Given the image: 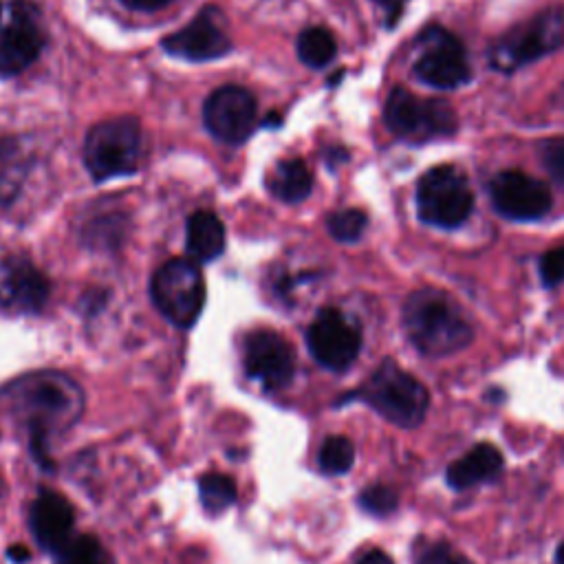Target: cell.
Segmentation results:
<instances>
[{"label": "cell", "instance_id": "ac0fdd59", "mask_svg": "<svg viewBox=\"0 0 564 564\" xmlns=\"http://www.w3.org/2000/svg\"><path fill=\"white\" fill-rule=\"evenodd\" d=\"M503 454L492 443H479L463 459L454 461L448 468V485L454 490H470L474 485L494 481L503 472Z\"/></svg>", "mask_w": 564, "mask_h": 564}, {"label": "cell", "instance_id": "4fadbf2b", "mask_svg": "<svg viewBox=\"0 0 564 564\" xmlns=\"http://www.w3.org/2000/svg\"><path fill=\"white\" fill-rule=\"evenodd\" d=\"M256 97L243 86H223L203 106V119L210 133L225 144H241L256 128Z\"/></svg>", "mask_w": 564, "mask_h": 564}, {"label": "cell", "instance_id": "5b68a950", "mask_svg": "<svg viewBox=\"0 0 564 564\" xmlns=\"http://www.w3.org/2000/svg\"><path fill=\"white\" fill-rule=\"evenodd\" d=\"M150 296L161 316L179 329H190L199 320L205 302V280L192 258H172L157 269L150 282Z\"/></svg>", "mask_w": 564, "mask_h": 564}, {"label": "cell", "instance_id": "4dcf8cb0", "mask_svg": "<svg viewBox=\"0 0 564 564\" xmlns=\"http://www.w3.org/2000/svg\"><path fill=\"white\" fill-rule=\"evenodd\" d=\"M357 564H395V562L390 560V556H386L384 551L373 549V551L364 553V556H362L360 560H357Z\"/></svg>", "mask_w": 564, "mask_h": 564}, {"label": "cell", "instance_id": "9c48e42d", "mask_svg": "<svg viewBox=\"0 0 564 564\" xmlns=\"http://www.w3.org/2000/svg\"><path fill=\"white\" fill-rule=\"evenodd\" d=\"M384 119L390 133L410 141H428L435 137H448L457 130V113L443 100H419L410 91L397 89L390 91Z\"/></svg>", "mask_w": 564, "mask_h": 564}, {"label": "cell", "instance_id": "4316f807", "mask_svg": "<svg viewBox=\"0 0 564 564\" xmlns=\"http://www.w3.org/2000/svg\"><path fill=\"white\" fill-rule=\"evenodd\" d=\"M542 285L553 289L564 282V245L553 247L540 258Z\"/></svg>", "mask_w": 564, "mask_h": 564}, {"label": "cell", "instance_id": "8fae6325", "mask_svg": "<svg viewBox=\"0 0 564 564\" xmlns=\"http://www.w3.org/2000/svg\"><path fill=\"white\" fill-rule=\"evenodd\" d=\"M307 346L320 366L342 373L360 355L362 333L342 311L322 309L307 331Z\"/></svg>", "mask_w": 564, "mask_h": 564}, {"label": "cell", "instance_id": "52a82bcc", "mask_svg": "<svg viewBox=\"0 0 564 564\" xmlns=\"http://www.w3.org/2000/svg\"><path fill=\"white\" fill-rule=\"evenodd\" d=\"M45 29L38 7L29 0L0 3V75H16L38 60Z\"/></svg>", "mask_w": 564, "mask_h": 564}, {"label": "cell", "instance_id": "83f0119b", "mask_svg": "<svg viewBox=\"0 0 564 564\" xmlns=\"http://www.w3.org/2000/svg\"><path fill=\"white\" fill-rule=\"evenodd\" d=\"M540 159L549 175L564 183V139H551L547 144H542Z\"/></svg>", "mask_w": 564, "mask_h": 564}, {"label": "cell", "instance_id": "ffe728a7", "mask_svg": "<svg viewBox=\"0 0 564 564\" xmlns=\"http://www.w3.org/2000/svg\"><path fill=\"white\" fill-rule=\"evenodd\" d=\"M313 188V175L302 159H285L269 177V190L285 203L305 201Z\"/></svg>", "mask_w": 564, "mask_h": 564}, {"label": "cell", "instance_id": "836d02e7", "mask_svg": "<svg viewBox=\"0 0 564 564\" xmlns=\"http://www.w3.org/2000/svg\"><path fill=\"white\" fill-rule=\"evenodd\" d=\"M556 564H564V542L558 547L556 551Z\"/></svg>", "mask_w": 564, "mask_h": 564}, {"label": "cell", "instance_id": "7a4b0ae2", "mask_svg": "<svg viewBox=\"0 0 564 564\" xmlns=\"http://www.w3.org/2000/svg\"><path fill=\"white\" fill-rule=\"evenodd\" d=\"M404 329L412 346L428 357H446L463 351L474 338L472 324L465 320L446 291L417 289L404 305Z\"/></svg>", "mask_w": 564, "mask_h": 564}, {"label": "cell", "instance_id": "30bf717a", "mask_svg": "<svg viewBox=\"0 0 564 564\" xmlns=\"http://www.w3.org/2000/svg\"><path fill=\"white\" fill-rule=\"evenodd\" d=\"M412 71L421 82L439 91L459 89L470 82L472 75L461 40L441 27H432L421 36Z\"/></svg>", "mask_w": 564, "mask_h": 564}, {"label": "cell", "instance_id": "3957f363", "mask_svg": "<svg viewBox=\"0 0 564 564\" xmlns=\"http://www.w3.org/2000/svg\"><path fill=\"white\" fill-rule=\"evenodd\" d=\"M355 397L399 428H417L430 408L428 388L393 360L379 364Z\"/></svg>", "mask_w": 564, "mask_h": 564}, {"label": "cell", "instance_id": "5bb4252c", "mask_svg": "<svg viewBox=\"0 0 564 564\" xmlns=\"http://www.w3.org/2000/svg\"><path fill=\"white\" fill-rule=\"evenodd\" d=\"M496 212L512 221H538L551 210V192L545 183L525 172H501L490 186Z\"/></svg>", "mask_w": 564, "mask_h": 564}, {"label": "cell", "instance_id": "603a6c76", "mask_svg": "<svg viewBox=\"0 0 564 564\" xmlns=\"http://www.w3.org/2000/svg\"><path fill=\"white\" fill-rule=\"evenodd\" d=\"M320 470L329 476H342L353 468L355 463V446L349 437L333 435L324 439L318 452Z\"/></svg>", "mask_w": 564, "mask_h": 564}, {"label": "cell", "instance_id": "44dd1931", "mask_svg": "<svg viewBox=\"0 0 564 564\" xmlns=\"http://www.w3.org/2000/svg\"><path fill=\"white\" fill-rule=\"evenodd\" d=\"M338 45L329 29L324 27H309L298 38V56L300 60L313 69H322L335 58Z\"/></svg>", "mask_w": 564, "mask_h": 564}, {"label": "cell", "instance_id": "8992f818", "mask_svg": "<svg viewBox=\"0 0 564 564\" xmlns=\"http://www.w3.org/2000/svg\"><path fill=\"white\" fill-rule=\"evenodd\" d=\"M474 194L470 183L457 168L437 166L419 179L417 212L419 219L441 230H457L470 219Z\"/></svg>", "mask_w": 564, "mask_h": 564}, {"label": "cell", "instance_id": "f546056e", "mask_svg": "<svg viewBox=\"0 0 564 564\" xmlns=\"http://www.w3.org/2000/svg\"><path fill=\"white\" fill-rule=\"evenodd\" d=\"M122 3L133 9H139V12H153V9L172 3V0H122Z\"/></svg>", "mask_w": 564, "mask_h": 564}, {"label": "cell", "instance_id": "cb8c5ba5", "mask_svg": "<svg viewBox=\"0 0 564 564\" xmlns=\"http://www.w3.org/2000/svg\"><path fill=\"white\" fill-rule=\"evenodd\" d=\"M58 564H111L102 542L95 536H75L67 547L58 553Z\"/></svg>", "mask_w": 564, "mask_h": 564}, {"label": "cell", "instance_id": "484cf974", "mask_svg": "<svg viewBox=\"0 0 564 564\" xmlns=\"http://www.w3.org/2000/svg\"><path fill=\"white\" fill-rule=\"evenodd\" d=\"M397 494L386 485H371L360 494V507L373 516H388L397 509Z\"/></svg>", "mask_w": 564, "mask_h": 564}, {"label": "cell", "instance_id": "9a60e30c", "mask_svg": "<svg viewBox=\"0 0 564 564\" xmlns=\"http://www.w3.org/2000/svg\"><path fill=\"white\" fill-rule=\"evenodd\" d=\"M164 49L172 53V56L192 62L223 58L232 49V40L227 36L223 14L216 7L201 9L192 23L164 38Z\"/></svg>", "mask_w": 564, "mask_h": 564}, {"label": "cell", "instance_id": "7c38bea8", "mask_svg": "<svg viewBox=\"0 0 564 564\" xmlns=\"http://www.w3.org/2000/svg\"><path fill=\"white\" fill-rule=\"evenodd\" d=\"M243 364L249 379L267 390H282L294 382L296 353L280 333L269 329L252 331L245 338Z\"/></svg>", "mask_w": 564, "mask_h": 564}, {"label": "cell", "instance_id": "d6986e66", "mask_svg": "<svg viewBox=\"0 0 564 564\" xmlns=\"http://www.w3.org/2000/svg\"><path fill=\"white\" fill-rule=\"evenodd\" d=\"M225 252V225L214 212H194L188 221V254L194 263H212Z\"/></svg>", "mask_w": 564, "mask_h": 564}, {"label": "cell", "instance_id": "7402d4cb", "mask_svg": "<svg viewBox=\"0 0 564 564\" xmlns=\"http://www.w3.org/2000/svg\"><path fill=\"white\" fill-rule=\"evenodd\" d=\"M199 498L201 505L210 514H221L227 507H232L238 498V490L232 476L210 472L199 481Z\"/></svg>", "mask_w": 564, "mask_h": 564}, {"label": "cell", "instance_id": "277c9868", "mask_svg": "<svg viewBox=\"0 0 564 564\" xmlns=\"http://www.w3.org/2000/svg\"><path fill=\"white\" fill-rule=\"evenodd\" d=\"M141 153V128L135 117H115L91 128L84 144V164L95 181L135 172Z\"/></svg>", "mask_w": 564, "mask_h": 564}, {"label": "cell", "instance_id": "f1b7e54d", "mask_svg": "<svg viewBox=\"0 0 564 564\" xmlns=\"http://www.w3.org/2000/svg\"><path fill=\"white\" fill-rule=\"evenodd\" d=\"M419 564H465V562L461 560L459 553H454L448 545H437L423 553Z\"/></svg>", "mask_w": 564, "mask_h": 564}, {"label": "cell", "instance_id": "ba28073f", "mask_svg": "<svg viewBox=\"0 0 564 564\" xmlns=\"http://www.w3.org/2000/svg\"><path fill=\"white\" fill-rule=\"evenodd\" d=\"M564 45V12L547 9L509 31L494 45L492 67L505 73L536 62Z\"/></svg>", "mask_w": 564, "mask_h": 564}, {"label": "cell", "instance_id": "e0dca14e", "mask_svg": "<svg viewBox=\"0 0 564 564\" xmlns=\"http://www.w3.org/2000/svg\"><path fill=\"white\" fill-rule=\"evenodd\" d=\"M71 503L58 492L42 490L29 509V529L42 551L58 553L75 538Z\"/></svg>", "mask_w": 564, "mask_h": 564}, {"label": "cell", "instance_id": "6da1fadb", "mask_svg": "<svg viewBox=\"0 0 564 564\" xmlns=\"http://www.w3.org/2000/svg\"><path fill=\"white\" fill-rule=\"evenodd\" d=\"M0 401L27 426V435L47 437L71 428L84 408L82 388L56 371H38L14 379L0 390Z\"/></svg>", "mask_w": 564, "mask_h": 564}, {"label": "cell", "instance_id": "d4e9b609", "mask_svg": "<svg viewBox=\"0 0 564 564\" xmlns=\"http://www.w3.org/2000/svg\"><path fill=\"white\" fill-rule=\"evenodd\" d=\"M366 225H368L366 214L362 210H355V208L333 212L327 219L329 234L340 243L360 241V236L364 234Z\"/></svg>", "mask_w": 564, "mask_h": 564}, {"label": "cell", "instance_id": "2e32d148", "mask_svg": "<svg viewBox=\"0 0 564 564\" xmlns=\"http://www.w3.org/2000/svg\"><path fill=\"white\" fill-rule=\"evenodd\" d=\"M51 285L42 271L25 258H7L0 271V307L12 313H38Z\"/></svg>", "mask_w": 564, "mask_h": 564}, {"label": "cell", "instance_id": "d6a6232c", "mask_svg": "<svg viewBox=\"0 0 564 564\" xmlns=\"http://www.w3.org/2000/svg\"><path fill=\"white\" fill-rule=\"evenodd\" d=\"M375 3L386 7L388 12H397V9H399L401 5H404V0H375Z\"/></svg>", "mask_w": 564, "mask_h": 564}, {"label": "cell", "instance_id": "1f68e13d", "mask_svg": "<svg viewBox=\"0 0 564 564\" xmlns=\"http://www.w3.org/2000/svg\"><path fill=\"white\" fill-rule=\"evenodd\" d=\"M7 558L16 564H25L31 560V551L25 545H12L7 549Z\"/></svg>", "mask_w": 564, "mask_h": 564}]
</instances>
